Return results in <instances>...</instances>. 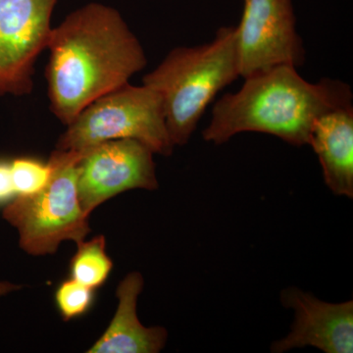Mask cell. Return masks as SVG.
Instances as JSON below:
<instances>
[{
	"label": "cell",
	"instance_id": "cell-1",
	"mask_svg": "<svg viewBox=\"0 0 353 353\" xmlns=\"http://www.w3.org/2000/svg\"><path fill=\"white\" fill-rule=\"evenodd\" d=\"M46 50L50 108L65 126L148 65L145 48L122 14L101 2L76 9L53 27Z\"/></svg>",
	"mask_w": 353,
	"mask_h": 353
},
{
	"label": "cell",
	"instance_id": "cell-2",
	"mask_svg": "<svg viewBox=\"0 0 353 353\" xmlns=\"http://www.w3.org/2000/svg\"><path fill=\"white\" fill-rule=\"evenodd\" d=\"M352 88L343 81L308 82L296 67L282 65L246 77L238 92L220 97L202 137L221 145L241 132H262L303 146L320 116L352 105Z\"/></svg>",
	"mask_w": 353,
	"mask_h": 353
},
{
	"label": "cell",
	"instance_id": "cell-3",
	"mask_svg": "<svg viewBox=\"0 0 353 353\" xmlns=\"http://www.w3.org/2000/svg\"><path fill=\"white\" fill-rule=\"evenodd\" d=\"M239 77L236 26H225L209 43L173 48L143 83L161 97L172 143L183 146L217 94Z\"/></svg>",
	"mask_w": 353,
	"mask_h": 353
},
{
	"label": "cell",
	"instance_id": "cell-4",
	"mask_svg": "<svg viewBox=\"0 0 353 353\" xmlns=\"http://www.w3.org/2000/svg\"><path fill=\"white\" fill-rule=\"evenodd\" d=\"M87 150H55L50 182L32 196H16L4 206L2 217L19 234V245L31 255L53 254L64 241L85 240L88 216L78 196L79 164Z\"/></svg>",
	"mask_w": 353,
	"mask_h": 353
},
{
	"label": "cell",
	"instance_id": "cell-5",
	"mask_svg": "<svg viewBox=\"0 0 353 353\" xmlns=\"http://www.w3.org/2000/svg\"><path fill=\"white\" fill-rule=\"evenodd\" d=\"M66 128L55 150L81 152L116 139H134L163 157H170L175 148L167 129L161 97L143 83H129L103 95Z\"/></svg>",
	"mask_w": 353,
	"mask_h": 353
},
{
	"label": "cell",
	"instance_id": "cell-6",
	"mask_svg": "<svg viewBox=\"0 0 353 353\" xmlns=\"http://www.w3.org/2000/svg\"><path fill=\"white\" fill-rule=\"evenodd\" d=\"M59 0H0V97L34 90L39 55L48 48Z\"/></svg>",
	"mask_w": 353,
	"mask_h": 353
},
{
	"label": "cell",
	"instance_id": "cell-7",
	"mask_svg": "<svg viewBox=\"0 0 353 353\" xmlns=\"http://www.w3.org/2000/svg\"><path fill=\"white\" fill-rule=\"evenodd\" d=\"M243 1L236 26L240 76L245 79L282 65L303 66L305 50L292 0Z\"/></svg>",
	"mask_w": 353,
	"mask_h": 353
},
{
	"label": "cell",
	"instance_id": "cell-8",
	"mask_svg": "<svg viewBox=\"0 0 353 353\" xmlns=\"http://www.w3.org/2000/svg\"><path fill=\"white\" fill-rule=\"evenodd\" d=\"M152 150L134 139H116L90 148L79 164L78 196L85 214L111 197L159 187Z\"/></svg>",
	"mask_w": 353,
	"mask_h": 353
},
{
	"label": "cell",
	"instance_id": "cell-9",
	"mask_svg": "<svg viewBox=\"0 0 353 353\" xmlns=\"http://www.w3.org/2000/svg\"><path fill=\"white\" fill-rule=\"evenodd\" d=\"M281 303L294 312L290 334L272 343L273 353L313 347L325 353L353 352V301H320L296 287L281 292Z\"/></svg>",
	"mask_w": 353,
	"mask_h": 353
},
{
	"label": "cell",
	"instance_id": "cell-10",
	"mask_svg": "<svg viewBox=\"0 0 353 353\" xmlns=\"http://www.w3.org/2000/svg\"><path fill=\"white\" fill-rule=\"evenodd\" d=\"M143 277L132 272L118 285V307L112 321L88 353H158L163 350L168 332L163 327L143 326L137 314Z\"/></svg>",
	"mask_w": 353,
	"mask_h": 353
},
{
	"label": "cell",
	"instance_id": "cell-11",
	"mask_svg": "<svg viewBox=\"0 0 353 353\" xmlns=\"http://www.w3.org/2000/svg\"><path fill=\"white\" fill-rule=\"evenodd\" d=\"M308 145L322 167L327 187L353 199V106L323 114L313 124Z\"/></svg>",
	"mask_w": 353,
	"mask_h": 353
},
{
	"label": "cell",
	"instance_id": "cell-12",
	"mask_svg": "<svg viewBox=\"0 0 353 353\" xmlns=\"http://www.w3.org/2000/svg\"><path fill=\"white\" fill-rule=\"evenodd\" d=\"M77 252L70 261L71 278L95 290L108 280L113 262L106 252L105 236H97L90 241H77Z\"/></svg>",
	"mask_w": 353,
	"mask_h": 353
},
{
	"label": "cell",
	"instance_id": "cell-13",
	"mask_svg": "<svg viewBox=\"0 0 353 353\" xmlns=\"http://www.w3.org/2000/svg\"><path fill=\"white\" fill-rule=\"evenodd\" d=\"M11 176L17 196H32L41 192L50 182L54 165L30 157H18L10 161Z\"/></svg>",
	"mask_w": 353,
	"mask_h": 353
},
{
	"label": "cell",
	"instance_id": "cell-14",
	"mask_svg": "<svg viewBox=\"0 0 353 353\" xmlns=\"http://www.w3.org/2000/svg\"><path fill=\"white\" fill-rule=\"evenodd\" d=\"M94 290L72 278L61 283L55 292V303L64 321L88 312L94 303Z\"/></svg>",
	"mask_w": 353,
	"mask_h": 353
},
{
	"label": "cell",
	"instance_id": "cell-15",
	"mask_svg": "<svg viewBox=\"0 0 353 353\" xmlns=\"http://www.w3.org/2000/svg\"><path fill=\"white\" fill-rule=\"evenodd\" d=\"M16 194L11 176L10 161L0 159V206L12 201Z\"/></svg>",
	"mask_w": 353,
	"mask_h": 353
},
{
	"label": "cell",
	"instance_id": "cell-16",
	"mask_svg": "<svg viewBox=\"0 0 353 353\" xmlns=\"http://www.w3.org/2000/svg\"><path fill=\"white\" fill-rule=\"evenodd\" d=\"M20 288V285L6 282V281H2V282H0V296H6V294H10V292L19 290Z\"/></svg>",
	"mask_w": 353,
	"mask_h": 353
}]
</instances>
